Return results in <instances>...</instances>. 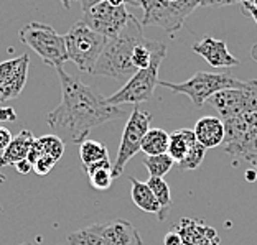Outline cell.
<instances>
[{
  "instance_id": "b9f144b4",
  "label": "cell",
  "mask_w": 257,
  "mask_h": 245,
  "mask_svg": "<svg viewBox=\"0 0 257 245\" xmlns=\"http://www.w3.org/2000/svg\"><path fill=\"white\" fill-rule=\"evenodd\" d=\"M60 2L66 10H69V7H71V0H60Z\"/></svg>"
},
{
  "instance_id": "ffe728a7",
  "label": "cell",
  "mask_w": 257,
  "mask_h": 245,
  "mask_svg": "<svg viewBox=\"0 0 257 245\" xmlns=\"http://www.w3.org/2000/svg\"><path fill=\"white\" fill-rule=\"evenodd\" d=\"M128 181H131V197L134 204L145 212L159 214L160 204L157 201L155 194L152 192V189L149 188L147 181H139V179L134 176L128 178Z\"/></svg>"
},
{
  "instance_id": "9a60e30c",
  "label": "cell",
  "mask_w": 257,
  "mask_h": 245,
  "mask_svg": "<svg viewBox=\"0 0 257 245\" xmlns=\"http://www.w3.org/2000/svg\"><path fill=\"white\" fill-rule=\"evenodd\" d=\"M193 132H195L198 143H201L206 150L219 147L224 142V124L219 117L204 115L198 119Z\"/></svg>"
},
{
  "instance_id": "4316f807",
  "label": "cell",
  "mask_w": 257,
  "mask_h": 245,
  "mask_svg": "<svg viewBox=\"0 0 257 245\" xmlns=\"http://www.w3.org/2000/svg\"><path fill=\"white\" fill-rule=\"evenodd\" d=\"M160 42H152V40L145 38L142 43L136 46L134 50V55H132V63L134 66L137 69H144V68H149L150 63H152V58H154L155 51L160 48Z\"/></svg>"
},
{
  "instance_id": "277c9868",
  "label": "cell",
  "mask_w": 257,
  "mask_h": 245,
  "mask_svg": "<svg viewBox=\"0 0 257 245\" xmlns=\"http://www.w3.org/2000/svg\"><path fill=\"white\" fill-rule=\"evenodd\" d=\"M167 56V45L162 43L160 48L155 51L154 58L149 68L137 69V73L131 79L125 81V84L115 92V94L106 97L109 106H122V104H142L150 102L154 99L155 87L159 86V71L163 60Z\"/></svg>"
},
{
  "instance_id": "836d02e7",
  "label": "cell",
  "mask_w": 257,
  "mask_h": 245,
  "mask_svg": "<svg viewBox=\"0 0 257 245\" xmlns=\"http://www.w3.org/2000/svg\"><path fill=\"white\" fill-rule=\"evenodd\" d=\"M12 133H10V130L9 128H5V127H2L0 125V151H4L5 148L9 147V143L12 142Z\"/></svg>"
},
{
  "instance_id": "f1b7e54d",
  "label": "cell",
  "mask_w": 257,
  "mask_h": 245,
  "mask_svg": "<svg viewBox=\"0 0 257 245\" xmlns=\"http://www.w3.org/2000/svg\"><path fill=\"white\" fill-rule=\"evenodd\" d=\"M89 176V183L94 189L97 191H106L110 188V184L114 181L112 176V166H102V168H96L89 173H86Z\"/></svg>"
},
{
  "instance_id": "7c38bea8",
  "label": "cell",
  "mask_w": 257,
  "mask_h": 245,
  "mask_svg": "<svg viewBox=\"0 0 257 245\" xmlns=\"http://www.w3.org/2000/svg\"><path fill=\"white\" fill-rule=\"evenodd\" d=\"M191 50L193 53L200 55L213 68H232L241 64L237 58H234L229 53L224 42L209 37V35L203 37L200 42H196L191 46Z\"/></svg>"
},
{
  "instance_id": "60d3db41",
  "label": "cell",
  "mask_w": 257,
  "mask_h": 245,
  "mask_svg": "<svg viewBox=\"0 0 257 245\" xmlns=\"http://www.w3.org/2000/svg\"><path fill=\"white\" fill-rule=\"evenodd\" d=\"M250 56H252V60L257 61V43L252 46V51H250Z\"/></svg>"
},
{
  "instance_id": "7bdbcfd3",
  "label": "cell",
  "mask_w": 257,
  "mask_h": 245,
  "mask_svg": "<svg viewBox=\"0 0 257 245\" xmlns=\"http://www.w3.org/2000/svg\"><path fill=\"white\" fill-rule=\"evenodd\" d=\"M134 5V7H139V4H140V0H125V5Z\"/></svg>"
},
{
  "instance_id": "484cf974",
  "label": "cell",
  "mask_w": 257,
  "mask_h": 245,
  "mask_svg": "<svg viewBox=\"0 0 257 245\" xmlns=\"http://www.w3.org/2000/svg\"><path fill=\"white\" fill-rule=\"evenodd\" d=\"M144 165L152 178H163L167 173H170V170L175 165V160L168 153L152 155V156H145Z\"/></svg>"
},
{
  "instance_id": "8d00e7d4",
  "label": "cell",
  "mask_w": 257,
  "mask_h": 245,
  "mask_svg": "<svg viewBox=\"0 0 257 245\" xmlns=\"http://www.w3.org/2000/svg\"><path fill=\"white\" fill-rule=\"evenodd\" d=\"M76 2H79L81 9H83V12H86V10H89L91 7H94V5L104 2V0H76Z\"/></svg>"
},
{
  "instance_id": "83f0119b",
  "label": "cell",
  "mask_w": 257,
  "mask_h": 245,
  "mask_svg": "<svg viewBox=\"0 0 257 245\" xmlns=\"http://www.w3.org/2000/svg\"><path fill=\"white\" fill-rule=\"evenodd\" d=\"M204 156H206V148H204L201 143L196 142L195 147L188 151V155H186L182 161H178L177 165L180 168V171H195L200 168Z\"/></svg>"
},
{
  "instance_id": "d6986e66",
  "label": "cell",
  "mask_w": 257,
  "mask_h": 245,
  "mask_svg": "<svg viewBox=\"0 0 257 245\" xmlns=\"http://www.w3.org/2000/svg\"><path fill=\"white\" fill-rule=\"evenodd\" d=\"M224 124V145L236 142L246 133L252 132L257 128V112H247L234 119L223 120Z\"/></svg>"
},
{
  "instance_id": "5bb4252c",
  "label": "cell",
  "mask_w": 257,
  "mask_h": 245,
  "mask_svg": "<svg viewBox=\"0 0 257 245\" xmlns=\"http://www.w3.org/2000/svg\"><path fill=\"white\" fill-rule=\"evenodd\" d=\"M102 235L107 245H144L137 229L124 219L104 222Z\"/></svg>"
},
{
  "instance_id": "4fadbf2b",
  "label": "cell",
  "mask_w": 257,
  "mask_h": 245,
  "mask_svg": "<svg viewBox=\"0 0 257 245\" xmlns=\"http://www.w3.org/2000/svg\"><path fill=\"white\" fill-rule=\"evenodd\" d=\"M173 230L182 237L183 245H219L216 229L204 224L203 220L183 217L173 227Z\"/></svg>"
},
{
  "instance_id": "f6af8a7d",
  "label": "cell",
  "mask_w": 257,
  "mask_h": 245,
  "mask_svg": "<svg viewBox=\"0 0 257 245\" xmlns=\"http://www.w3.org/2000/svg\"><path fill=\"white\" fill-rule=\"evenodd\" d=\"M22 245H33V243H22Z\"/></svg>"
},
{
  "instance_id": "7402d4cb",
  "label": "cell",
  "mask_w": 257,
  "mask_h": 245,
  "mask_svg": "<svg viewBox=\"0 0 257 245\" xmlns=\"http://www.w3.org/2000/svg\"><path fill=\"white\" fill-rule=\"evenodd\" d=\"M168 140H170V135L163 128H149L147 133L142 138V147H140V150L147 156L167 153Z\"/></svg>"
},
{
  "instance_id": "4dcf8cb0",
  "label": "cell",
  "mask_w": 257,
  "mask_h": 245,
  "mask_svg": "<svg viewBox=\"0 0 257 245\" xmlns=\"http://www.w3.org/2000/svg\"><path fill=\"white\" fill-rule=\"evenodd\" d=\"M250 2V0H203V7H224V5H232V4H244Z\"/></svg>"
},
{
  "instance_id": "d6a6232c",
  "label": "cell",
  "mask_w": 257,
  "mask_h": 245,
  "mask_svg": "<svg viewBox=\"0 0 257 245\" xmlns=\"http://www.w3.org/2000/svg\"><path fill=\"white\" fill-rule=\"evenodd\" d=\"M15 120H17V114L14 107L10 106L0 107V122H15Z\"/></svg>"
},
{
  "instance_id": "d590c367",
  "label": "cell",
  "mask_w": 257,
  "mask_h": 245,
  "mask_svg": "<svg viewBox=\"0 0 257 245\" xmlns=\"http://www.w3.org/2000/svg\"><path fill=\"white\" fill-rule=\"evenodd\" d=\"M163 243H165V245H183L182 243V237H180L175 230L168 232V234L165 235V238H163Z\"/></svg>"
},
{
  "instance_id": "603a6c76",
  "label": "cell",
  "mask_w": 257,
  "mask_h": 245,
  "mask_svg": "<svg viewBox=\"0 0 257 245\" xmlns=\"http://www.w3.org/2000/svg\"><path fill=\"white\" fill-rule=\"evenodd\" d=\"M104 222H96L68 235V245H107L102 235Z\"/></svg>"
},
{
  "instance_id": "44dd1931",
  "label": "cell",
  "mask_w": 257,
  "mask_h": 245,
  "mask_svg": "<svg viewBox=\"0 0 257 245\" xmlns=\"http://www.w3.org/2000/svg\"><path fill=\"white\" fill-rule=\"evenodd\" d=\"M196 142V135L191 128H180V130H175L173 133H170L167 153L175 160V163H178L188 155V151L195 147Z\"/></svg>"
},
{
  "instance_id": "8992f818",
  "label": "cell",
  "mask_w": 257,
  "mask_h": 245,
  "mask_svg": "<svg viewBox=\"0 0 257 245\" xmlns=\"http://www.w3.org/2000/svg\"><path fill=\"white\" fill-rule=\"evenodd\" d=\"M107 38L91 30L83 20L74 22L68 33L64 35L68 60H71L83 73H92L101 56Z\"/></svg>"
},
{
  "instance_id": "6da1fadb",
  "label": "cell",
  "mask_w": 257,
  "mask_h": 245,
  "mask_svg": "<svg viewBox=\"0 0 257 245\" xmlns=\"http://www.w3.org/2000/svg\"><path fill=\"white\" fill-rule=\"evenodd\" d=\"M56 74L61 84V104L46 115V124L63 143L81 145L87 140L92 128L128 117L125 110L109 106L97 87L84 84L63 68H58Z\"/></svg>"
},
{
  "instance_id": "2e32d148",
  "label": "cell",
  "mask_w": 257,
  "mask_h": 245,
  "mask_svg": "<svg viewBox=\"0 0 257 245\" xmlns=\"http://www.w3.org/2000/svg\"><path fill=\"white\" fill-rule=\"evenodd\" d=\"M33 142H35V137L28 128L20 130L19 135H15L12 138L9 147L2 151V155H0V170L5 166L17 165L19 161L25 160L28 153H30Z\"/></svg>"
},
{
  "instance_id": "bcb514c9",
  "label": "cell",
  "mask_w": 257,
  "mask_h": 245,
  "mask_svg": "<svg viewBox=\"0 0 257 245\" xmlns=\"http://www.w3.org/2000/svg\"><path fill=\"white\" fill-rule=\"evenodd\" d=\"M168 2H175V0H168Z\"/></svg>"
},
{
  "instance_id": "3957f363",
  "label": "cell",
  "mask_w": 257,
  "mask_h": 245,
  "mask_svg": "<svg viewBox=\"0 0 257 245\" xmlns=\"http://www.w3.org/2000/svg\"><path fill=\"white\" fill-rule=\"evenodd\" d=\"M159 86L170 89L173 94H185L190 97V101L195 109H201L204 102L209 101L216 92L224 89H244L247 86V81H241L227 73H208L198 71L193 74L185 83H167L159 81Z\"/></svg>"
},
{
  "instance_id": "ee69618b",
  "label": "cell",
  "mask_w": 257,
  "mask_h": 245,
  "mask_svg": "<svg viewBox=\"0 0 257 245\" xmlns=\"http://www.w3.org/2000/svg\"><path fill=\"white\" fill-rule=\"evenodd\" d=\"M5 181H7V176L2 173V170H0V184H4Z\"/></svg>"
},
{
  "instance_id": "e0dca14e",
  "label": "cell",
  "mask_w": 257,
  "mask_h": 245,
  "mask_svg": "<svg viewBox=\"0 0 257 245\" xmlns=\"http://www.w3.org/2000/svg\"><path fill=\"white\" fill-rule=\"evenodd\" d=\"M79 158L86 173L96 170V168L112 166V163L109 160L107 147L101 142H96V140L87 138L79 145Z\"/></svg>"
},
{
  "instance_id": "cb8c5ba5",
  "label": "cell",
  "mask_w": 257,
  "mask_h": 245,
  "mask_svg": "<svg viewBox=\"0 0 257 245\" xmlns=\"http://www.w3.org/2000/svg\"><path fill=\"white\" fill-rule=\"evenodd\" d=\"M149 188L152 189V192L155 194L157 201L160 204V212L157 214L160 222H163L168 214H170V209H172V194H170V186L165 181L163 178H149Z\"/></svg>"
},
{
  "instance_id": "f35d334b",
  "label": "cell",
  "mask_w": 257,
  "mask_h": 245,
  "mask_svg": "<svg viewBox=\"0 0 257 245\" xmlns=\"http://www.w3.org/2000/svg\"><path fill=\"white\" fill-rule=\"evenodd\" d=\"M110 5H114V7H122V5H125V0H107Z\"/></svg>"
},
{
  "instance_id": "ab89813d",
  "label": "cell",
  "mask_w": 257,
  "mask_h": 245,
  "mask_svg": "<svg viewBox=\"0 0 257 245\" xmlns=\"http://www.w3.org/2000/svg\"><path fill=\"white\" fill-rule=\"evenodd\" d=\"M246 161H249L250 165H252V168H254V170L257 171V155H255V156H249V158H247Z\"/></svg>"
},
{
  "instance_id": "7a4b0ae2",
  "label": "cell",
  "mask_w": 257,
  "mask_h": 245,
  "mask_svg": "<svg viewBox=\"0 0 257 245\" xmlns=\"http://www.w3.org/2000/svg\"><path fill=\"white\" fill-rule=\"evenodd\" d=\"M144 40L145 37L142 33V23L131 15L124 30L115 38L107 40L91 74L104 76V78L115 81H128L137 73V68L132 63L134 50Z\"/></svg>"
},
{
  "instance_id": "e575fe53",
  "label": "cell",
  "mask_w": 257,
  "mask_h": 245,
  "mask_svg": "<svg viewBox=\"0 0 257 245\" xmlns=\"http://www.w3.org/2000/svg\"><path fill=\"white\" fill-rule=\"evenodd\" d=\"M14 166H15V170L19 171V173H22V174H27V173H30V171L33 170L32 161L28 160V158L19 161V163H17V165H14Z\"/></svg>"
},
{
  "instance_id": "52a82bcc",
  "label": "cell",
  "mask_w": 257,
  "mask_h": 245,
  "mask_svg": "<svg viewBox=\"0 0 257 245\" xmlns=\"http://www.w3.org/2000/svg\"><path fill=\"white\" fill-rule=\"evenodd\" d=\"M19 38L23 45L32 48L48 66L58 69L63 68V64L68 61L64 35H60L53 27L46 25V23H28L19 32Z\"/></svg>"
},
{
  "instance_id": "9c48e42d",
  "label": "cell",
  "mask_w": 257,
  "mask_h": 245,
  "mask_svg": "<svg viewBox=\"0 0 257 245\" xmlns=\"http://www.w3.org/2000/svg\"><path fill=\"white\" fill-rule=\"evenodd\" d=\"M208 102L218 110L221 120L234 119L247 112H257V81H247L244 89H224L216 92Z\"/></svg>"
},
{
  "instance_id": "ba28073f",
  "label": "cell",
  "mask_w": 257,
  "mask_h": 245,
  "mask_svg": "<svg viewBox=\"0 0 257 245\" xmlns=\"http://www.w3.org/2000/svg\"><path fill=\"white\" fill-rule=\"evenodd\" d=\"M150 122H152L150 112L139 109L137 106L134 107L132 114L127 117V124L124 127V132H122L117 156H115V163L112 165L114 178H119L120 174L124 173L128 160H132L140 151L142 138L150 128Z\"/></svg>"
},
{
  "instance_id": "d4e9b609",
  "label": "cell",
  "mask_w": 257,
  "mask_h": 245,
  "mask_svg": "<svg viewBox=\"0 0 257 245\" xmlns=\"http://www.w3.org/2000/svg\"><path fill=\"white\" fill-rule=\"evenodd\" d=\"M224 151L232 156H241L244 160H247L249 156H255L257 155V128L246 133V135L236 140V142L224 145Z\"/></svg>"
},
{
  "instance_id": "8fae6325",
  "label": "cell",
  "mask_w": 257,
  "mask_h": 245,
  "mask_svg": "<svg viewBox=\"0 0 257 245\" xmlns=\"http://www.w3.org/2000/svg\"><path fill=\"white\" fill-rule=\"evenodd\" d=\"M30 56L27 53L0 63V104L17 99L25 89Z\"/></svg>"
},
{
  "instance_id": "74e56055",
  "label": "cell",
  "mask_w": 257,
  "mask_h": 245,
  "mask_svg": "<svg viewBox=\"0 0 257 245\" xmlns=\"http://www.w3.org/2000/svg\"><path fill=\"white\" fill-rule=\"evenodd\" d=\"M255 178H257V171H255V170H249V171H246V179H249V181H254Z\"/></svg>"
},
{
  "instance_id": "30bf717a",
  "label": "cell",
  "mask_w": 257,
  "mask_h": 245,
  "mask_svg": "<svg viewBox=\"0 0 257 245\" xmlns=\"http://www.w3.org/2000/svg\"><path fill=\"white\" fill-rule=\"evenodd\" d=\"M131 14L127 12L125 5L122 7H114L110 5L107 0L94 5L89 10L84 12L83 20L91 30H94L96 33L102 35L104 38H115L117 35L124 30L127 25V20Z\"/></svg>"
},
{
  "instance_id": "5b68a950",
  "label": "cell",
  "mask_w": 257,
  "mask_h": 245,
  "mask_svg": "<svg viewBox=\"0 0 257 245\" xmlns=\"http://www.w3.org/2000/svg\"><path fill=\"white\" fill-rule=\"evenodd\" d=\"M201 4L203 0H140L139 7L144 10L142 27H159L173 37Z\"/></svg>"
},
{
  "instance_id": "f546056e",
  "label": "cell",
  "mask_w": 257,
  "mask_h": 245,
  "mask_svg": "<svg viewBox=\"0 0 257 245\" xmlns=\"http://www.w3.org/2000/svg\"><path fill=\"white\" fill-rule=\"evenodd\" d=\"M56 163L58 161L53 160V158H50V156H42V158H38L37 161H35L33 171L37 174H40V176H45V174H48L51 170H53Z\"/></svg>"
},
{
  "instance_id": "ac0fdd59",
  "label": "cell",
  "mask_w": 257,
  "mask_h": 245,
  "mask_svg": "<svg viewBox=\"0 0 257 245\" xmlns=\"http://www.w3.org/2000/svg\"><path fill=\"white\" fill-rule=\"evenodd\" d=\"M64 153V143L63 140L58 135H43L40 138H35V142L30 148L27 158L32 161V165H35V161L42 156H50L56 161H60V158Z\"/></svg>"
},
{
  "instance_id": "1f68e13d",
  "label": "cell",
  "mask_w": 257,
  "mask_h": 245,
  "mask_svg": "<svg viewBox=\"0 0 257 245\" xmlns=\"http://www.w3.org/2000/svg\"><path fill=\"white\" fill-rule=\"evenodd\" d=\"M242 12H244V15H249L250 19L255 22V25H257V0L244 2L242 4Z\"/></svg>"
}]
</instances>
